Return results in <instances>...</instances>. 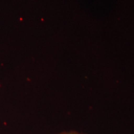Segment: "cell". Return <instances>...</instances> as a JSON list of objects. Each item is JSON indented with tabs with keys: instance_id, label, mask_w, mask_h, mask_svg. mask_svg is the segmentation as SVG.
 I'll use <instances>...</instances> for the list:
<instances>
[{
	"instance_id": "obj_1",
	"label": "cell",
	"mask_w": 134,
	"mask_h": 134,
	"mask_svg": "<svg viewBox=\"0 0 134 134\" xmlns=\"http://www.w3.org/2000/svg\"><path fill=\"white\" fill-rule=\"evenodd\" d=\"M58 134H83L81 133H78L76 131H68V132H63V133H60Z\"/></svg>"
}]
</instances>
